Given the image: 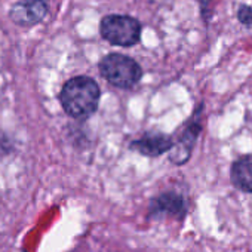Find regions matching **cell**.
Here are the masks:
<instances>
[{"instance_id":"cell-1","label":"cell","mask_w":252,"mask_h":252,"mask_svg":"<svg viewBox=\"0 0 252 252\" xmlns=\"http://www.w3.org/2000/svg\"><path fill=\"white\" fill-rule=\"evenodd\" d=\"M101 89L89 76H76L67 80L60 92V102L65 114L73 119H86L98 108Z\"/></svg>"},{"instance_id":"cell-2","label":"cell","mask_w":252,"mask_h":252,"mask_svg":"<svg viewBox=\"0 0 252 252\" xmlns=\"http://www.w3.org/2000/svg\"><path fill=\"white\" fill-rule=\"evenodd\" d=\"M101 76L113 86L129 89L143 79L141 65L131 57L123 54H108L98 64Z\"/></svg>"},{"instance_id":"cell-3","label":"cell","mask_w":252,"mask_h":252,"mask_svg":"<svg viewBox=\"0 0 252 252\" xmlns=\"http://www.w3.org/2000/svg\"><path fill=\"white\" fill-rule=\"evenodd\" d=\"M141 23L129 15H107L101 20L99 33L104 40L114 46L131 48L141 40Z\"/></svg>"},{"instance_id":"cell-4","label":"cell","mask_w":252,"mask_h":252,"mask_svg":"<svg viewBox=\"0 0 252 252\" xmlns=\"http://www.w3.org/2000/svg\"><path fill=\"white\" fill-rule=\"evenodd\" d=\"M203 110H205V104L200 102L199 107H196L191 117L189 119V122L184 125L178 140L174 141L172 149L168 152L169 160L174 165L181 166L190 160L194 146L197 143V138L200 137V132L203 129Z\"/></svg>"},{"instance_id":"cell-5","label":"cell","mask_w":252,"mask_h":252,"mask_svg":"<svg viewBox=\"0 0 252 252\" xmlns=\"http://www.w3.org/2000/svg\"><path fill=\"white\" fill-rule=\"evenodd\" d=\"M187 214V202L177 191H163L155 196L149 203V218L174 217L183 220Z\"/></svg>"},{"instance_id":"cell-6","label":"cell","mask_w":252,"mask_h":252,"mask_svg":"<svg viewBox=\"0 0 252 252\" xmlns=\"http://www.w3.org/2000/svg\"><path fill=\"white\" fill-rule=\"evenodd\" d=\"M46 0H20L9 9V18L20 27H33L48 15Z\"/></svg>"},{"instance_id":"cell-7","label":"cell","mask_w":252,"mask_h":252,"mask_svg":"<svg viewBox=\"0 0 252 252\" xmlns=\"http://www.w3.org/2000/svg\"><path fill=\"white\" fill-rule=\"evenodd\" d=\"M174 146V138L166 134H147L129 144V149L147 156V158H159L168 153Z\"/></svg>"},{"instance_id":"cell-8","label":"cell","mask_w":252,"mask_h":252,"mask_svg":"<svg viewBox=\"0 0 252 252\" xmlns=\"http://www.w3.org/2000/svg\"><path fill=\"white\" fill-rule=\"evenodd\" d=\"M230 180L237 190L252 193V155H245L231 163Z\"/></svg>"},{"instance_id":"cell-9","label":"cell","mask_w":252,"mask_h":252,"mask_svg":"<svg viewBox=\"0 0 252 252\" xmlns=\"http://www.w3.org/2000/svg\"><path fill=\"white\" fill-rule=\"evenodd\" d=\"M237 21L248 27L252 29V8L249 5H240L237 9Z\"/></svg>"},{"instance_id":"cell-10","label":"cell","mask_w":252,"mask_h":252,"mask_svg":"<svg viewBox=\"0 0 252 252\" xmlns=\"http://www.w3.org/2000/svg\"><path fill=\"white\" fill-rule=\"evenodd\" d=\"M12 152H14V143L3 131H0V158L9 156Z\"/></svg>"},{"instance_id":"cell-11","label":"cell","mask_w":252,"mask_h":252,"mask_svg":"<svg viewBox=\"0 0 252 252\" xmlns=\"http://www.w3.org/2000/svg\"><path fill=\"white\" fill-rule=\"evenodd\" d=\"M202 2H203V3H208V2H211V0H202Z\"/></svg>"},{"instance_id":"cell-12","label":"cell","mask_w":252,"mask_h":252,"mask_svg":"<svg viewBox=\"0 0 252 252\" xmlns=\"http://www.w3.org/2000/svg\"><path fill=\"white\" fill-rule=\"evenodd\" d=\"M21 252H29V251H26V249H23V251H21Z\"/></svg>"},{"instance_id":"cell-13","label":"cell","mask_w":252,"mask_h":252,"mask_svg":"<svg viewBox=\"0 0 252 252\" xmlns=\"http://www.w3.org/2000/svg\"><path fill=\"white\" fill-rule=\"evenodd\" d=\"M251 252H252V251H251Z\"/></svg>"}]
</instances>
